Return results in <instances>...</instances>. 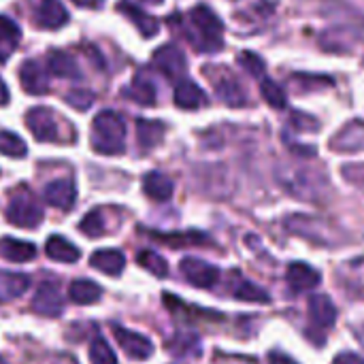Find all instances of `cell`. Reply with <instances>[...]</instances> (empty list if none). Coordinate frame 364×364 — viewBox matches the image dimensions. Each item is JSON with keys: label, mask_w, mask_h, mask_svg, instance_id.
<instances>
[{"label": "cell", "mask_w": 364, "mask_h": 364, "mask_svg": "<svg viewBox=\"0 0 364 364\" xmlns=\"http://www.w3.org/2000/svg\"><path fill=\"white\" fill-rule=\"evenodd\" d=\"M203 73L209 77V81H211L218 98L224 105H228L232 109H239V107H245L250 102L247 90L243 87V83L239 81V77L230 68H226L224 64H207L203 68Z\"/></svg>", "instance_id": "6"}, {"label": "cell", "mask_w": 364, "mask_h": 364, "mask_svg": "<svg viewBox=\"0 0 364 364\" xmlns=\"http://www.w3.org/2000/svg\"><path fill=\"white\" fill-rule=\"evenodd\" d=\"M333 364H364V358L358 356V354H354V352H343V354H339L335 358Z\"/></svg>", "instance_id": "47"}, {"label": "cell", "mask_w": 364, "mask_h": 364, "mask_svg": "<svg viewBox=\"0 0 364 364\" xmlns=\"http://www.w3.org/2000/svg\"><path fill=\"white\" fill-rule=\"evenodd\" d=\"M47 73H51L53 77L58 79H73V81H79L83 75L79 70V64L77 60L68 53V51H62V49H53L47 53Z\"/></svg>", "instance_id": "22"}, {"label": "cell", "mask_w": 364, "mask_h": 364, "mask_svg": "<svg viewBox=\"0 0 364 364\" xmlns=\"http://www.w3.org/2000/svg\"><path fill=\"white\" fill-rule=\"evenodd\" d=\"M26 126L41 143H62L66 141L62 136V126L58 119V113H53L47 107H32L26 113Z\"/></svg>", "instance_id": "7"}, {"label": "cell", "mask_w": 364, "mask_h": 364, "mask_svg": "<svg viewBox=\"0 0 364 364\" xmlns=\"http://www.w3.org/2000/svg\"><path fill=\"white\" fill-rule=\"evenodd\" d=\"M341 173H343V177H346L352 186L364 190V164H346V166L341 168Z\"/></svg>", "instance_id": "46"}, {"label": "cell", "mask_w": 364, "mask_h": 364, "mask_svg": "<svg viewBox=\"0 0 364 364\" xmlns=\"http://www.w3.org/2000/svg\"><path fill=\"white\" fill-rule=\"evenodd\" d=\"M21 87L32 96H43L49 92V73L38 60H23L19 66Z\"/></svg>", "instance_id": "14"}, {"label": "cell", "mask_w": 364, "mask_h": 364, "mask_svg": "<svg viewBox=\"0 0 364 364\" xmlns=\"http://www.w3.org/2000/svg\"><path fill=\"white\" fill-rule=\"evenodd\" d=\"M162 301H164L166 309H168L173 316L183 318V320H220L218 311H203V309H198V307H190V305L181 303L175 294L164 292V294H162Z\"/></svg>", "instance_id": "32"}, {"label": "cell", "mask_w": 364, "mask_h": 364, "mask_svg": "<svg viewBox=\"0 0 364 364\" xmlns=\"http://www.w3.org/2000/svg\"><path fill=\"white\" fill-rule=\"evenodd\" d=\"M168 352L175 354V356H196L200 354V341L194 333L190 331H179L171 341H168Z\"/></svg>", "instance_id": "36"}, {"label": "cell", "mask_w": 364, "mask_h": 364, "mask_svg": "<svg viewBox=\"0 0 364 364\" xmlns=\"http://www.w3.org/2000/svg\"><path fill=\"white\" fill-rule=\"evenodd\" d=\"M90 363L92 364H117L115 352L102 337H94L90 343Z\"/></svg>", "instance_id": "42"}, {"label": "cell", "mask_w": 364, "mask_h": 364, "mask_svg": "<svg viewBox=\"0 0 364 364\" xmlns=\"http://www.w3.org/2000/svg\"><path fill=\"white\" fill-rule=\"evenodd\" d=\"M166 126L156 119H136V143L141 151H151L164 141Z\"/></svg>", "instance_id": "28"}, {"label": "cell", "mask_w": 364, "mask_h": 364, "mask_svg": "<svg viewBox=\"0 0 364 364\" xmlns=\"http://www.w3.org/2000/svg\"><path fill=\"white\" fill-rule=\"evenodd\" d=\"M260 92H262V98L273 107V109H284L286 107V90L275 83L273 79L264 77L260 81Z\"/></svg>", "instance_id": "41"}, {"label": "cell", "mask_w": 364, "mask_h": 364, "mask_svg": "<svg viewBox=\"0 0 364 364\" xmlns=\"http://www.w3.org/2000/svg\"><path fill=\"white\" fill-rule=\"evenodd\" d=\"M275 179L290 196L307 203H326L333 192L326 173L311 164L284 162L275 168Z\"/></svg>", "instance_id": "1"}, {"label": "cell", "mask_w": 364, "mask_h": 364, "mask_svg": "<svg viewBox=\"0 0 364 364\" xmlns=\"http://www.w3.org/2000/svg\"><path fill=\"white\" fill-rule=\"evenodd\" d=\"M0 364H9V363H6V360H4V358H0Z\"/></svg>", "instance_id": "54"}, {"label": "cell", "mask_w": 364, "mask_h": 364, "mask_svg": "<svg viewBox=\"0 0 364 364\" xmlns=\"http://www.w3.org/2000/svg\"><path fill=\"white\" fill-rule=\"evenodd\" d=\"M331 149L339 154H356L364 151V119H352L348 122L333 139Z\"/></svg>", "instance_id": "13"}, {"label": "cell", "mask_w": 364, "mask_h": 364, "mask_svg": "<svg viewBox=\"0 0 364 364\" xmlns=\"http://www.w3.org/2000/svg\"><path fill=\"white\" fill-rule=\"evenodd\" d=\"M32 309H34V314L45 316V318L62 316L64 301H62V294H60V288H58L55 282L38 284V288L34 292V299H32Z\"/></svg>", "instance_id": "12"}, {"label": "cell", "mask_w": 364, "mask_h": 364, "mask_svg": "<svg viewBox=\"0 0 364 364\" xmlns=\"http://www.w3.org/2000/svg\"><path fill=\"white\" fill-rule=\"evenodd\" d=\"M239 64H241L252 77L264 79L267 68H264V62H262L260 55H256V53H252V51H243V53L239 55Z\"/></svg>", "instance_id": "44"}, {"label": "cell", "mask_w": 364, "mask_h": 364, "mask_svg": "<svg viewBox=\"0 0 364 364\" xmlns=\"http://www.w3.org/2000/svg\"><path fill=\"white\" fill-rule=\"evenodd\" d=\"M0 154L9 158H23L28 154V147L21 136L9 130H0Z\"/></svg>", "instance_id": "40"}, {"label": "cell", "mask_w": 364, "mask_h": 364, "mask_svg": "<svg viewBox=\"0 0 364 364\" xmlns=\"http://www.w3.org/2000/svg\"><path fill=\"white\" fill-rule=\"evenodd\" d=\"M124 96L130 98L132 102L143 105V107H154L156 105V98H158V92H156L154 81L141 70V73L134 75V79L130 81V85L124 90Z\"/></svg>", "instance_id": "25"}, {"label": "cell", "mask_w": 364, "mask_h": 364, "mask_svg": "<svg viewBox=\"0 0 364 364\" xmlns=\"http://www.w3.org/2000/svg\"><path fill=\"white\" fill-rule=\"evenodd\" d=\"M136 262H139V267L141 269H145L147 273H151L154 277H166L168 275V264H166V260L160 256V254H156V252H151V250H143V252H139V256H136Z\"/></svg>", "instance_id": "38"}, {"label": "cell", "mask_w": 364, "mask_h": 364, "mask_svg": "<svg viewBox=\"0 0 364 364\" xmlns=\"http://www.w3.org/2000/svg\"><path fill=\"white\" fill-rule=\"evenodd\" d=\"M21 41V30L15 19L9 15H0V60L4 62L19 45Z\"/></svg>", "instance_id": "33"}, {"label": "cell", "mask_w": 364, "mask_h": 364, "mask_svg": "<svg viewBox=\"0 0 364 364\" xmlns=\"http://www.w3.org/2000/svg\"><path fill=\"white\" fill-rule=\"evenodd\" d=\"M92 147L102 156H119L126 151V122L124 115L105 109L92 122Z\"/></svg>", "instance_id": "3"}, {"label": "cell", "mask_w": 364, "mask_h": 364, "mask_svg": "<svg viewBox=\"0 0 364 364\" xmlns=\"http://www.w3.org/2000/svg\"><path fill=\"white\" fill-rule=\"evenodd\" d=\"M141 2H145V4H162L164 0H141Z\"/></svg>", "instance_id": "53"}, {"label": "cell", "mask_w": 364, "mask_h": 364, "mask_svg": "<svg viewBox=\"0 0 364 364\" xmlns=\"http://www.w3.org/2000/svg\"><path fill=\"white\" fill-rule=\"evenodd\" d=\"M151 64L156 70H160L166 79L171 81H181L186 70H188V62L183 51L177 45H162L156 49V53L151 55Z\"/></svg>", "instance_id": "9"}, {"label": "cell", "mask_w": 364, "mask_h": 364, "mask_svg": "<svg viewBox=\"0 0 364 364\" xmlns=\"http://www.w3.org/2000/svg\"><path fill=\"white\" fill-rule=\"evenodd\" d=\"M186 41L200 53H215L224 47V23L205 4L194 6L183 17H173Z\"/></svg>", "instance_id": "2"}, {"label": "cell", "mask_w": 364, "mask_h": 364, "mask_svg": "<svg viewBox=\"0 0 364 364\" xmlns=\"http://www.w3.org/2000/svg\"><path fill=\"white\" fill-rule=\"evenodd\" d=\"M307 311H309L311 324L316 328H320V331H326V328L335 326V322H337V307H335V303L326 294L309 296Z\"/></svg>", "instance_id": "20"}, {"label": "cell", "mask_w": 364, "mask_h": 364, "mask_svg": "<svg viewBox=\"0 0 364 364\" xmlns=\"http://www.w3.org/2000/svg\"><path fill=\"white\" fill-rule=\"evenodd\" d=\"M0 256L9 262H30L32 258H36V245L30 241L4 237L0 239Z\"/></svg>", "instance_id": "31"}, {"label": "cell", "mask_w": 364, "mask_h": 364, "mask_svg": "<svg viewBox=\"0 0 364 364\" xmlns=\"http://www.w3.org/2000/svg\"><path fill=\"white\" fill-rule=\"evenodd\" d=\"M102 296V288L90 279H75L68 286V299L75 305H94Z\"/></svg>", "instance_id": "34"}, {"label": "cell", "mask_w": 364, "mask_h": 364, "mask_svg": "<svg viewBox=\"0 0 364 364\" xmlns=\"http://www.w3.org/2000/svg\"><path fill=\"white\" fill-rule=\"evenodd\" d=\"M356 337H358L360 346L364 348V324H360V326H358V331H356Z\"/></svg>", "instance_id": "52"}, {"label": "cell", "mask_w": 364, "mask_h": 364, "mask_svg": "<svg viewBox=\"0 0 364 364\" xmlns=\"http://www.w3.org/2000/svg\"><path fill=\"white\" fill-rule=\"evenodd\" d=\"M320 271L309 267L307 262H292L286 271V282L290 286L292 292L303 294V292H311L314 288L320 286Z\"/></svg>", "instance_id": "19"}, {"label": "cell", "mask_w": 364, "mask_h": 364, "mask_svg": "<svg viewBox=\"0 0 364 364\" xmlns=\"http://www.w3.org/2000/svg\"><path fill=\"white\" fill-rule=\"evenodd\" d=\"M45 254L62 264H73L81 258V252L75 243H70L68 239L60 237V235H51L45 243Z\"/></svg>", "instance_id": "30"}, {"label": "cell", "mask_w": 364, "mask_h": 364, "mask_svg": "<svg viewBox=\"0 0 364 364\" xmlns=\"http://www.w3.org/2000/svg\"><path fill=\"white\" fill-rule=\"evenodd\" d=\"M43 198L47 205L60 209V211H70L77 203V188H75V181L68 179V177H62V179H55L51 183L45 186L43 190Z\"/></svg>", "instance_id": "17"}, {"label": "cell", "mask_w": 364, "mask_h": 364, "mask_svg": "<svg viewBox=\"0 0 364 364\" xmlns=\"http://www.w3.org/2000/svg\"><path fill=\"white\" fill-rule=\"evenodd\" d=\"M179 271H181L183 279L194 288L207 290L220 282V269L200 260V258H183L179 262Z\"/></svg>", "instance_id": "10"}, {"label": "cell", "mask_w": 364, "mask_h": 364, "mask_svg": "<svg viewBox=\"0 0 364 364\" xmlns=\"http://www.w3.org/2000/svg\"><path fill=\"white\" fill-rule=\"evenodd\" d=\"M143 192L147 194V198L156 200V203H166L173 198L175 192V183L171 177H166L160 171H151L143 177Z\"/></svg>", "instance_id": "26"}, {"label": "cell", "mask_w": 364, "mask_h": 364, "mask_svg": "<svg viewBox=\"0 0 364 364\" xmlns=\"http://www.w3.org/2000/svg\"><path fill=\"white\" fill-rule=\"evenodd\" d=\"M273 17H275V4L269 0H252L235 13L237 23L241 26V30H245L243 34H256L264 30L273 21Z\"/></svg>", "instance_id": "8"}, {"label": "cell", "mask_w": 364, "mask_h": 364, "mask_svg": "<svg viewBox=\"0 0 364 364\" xmlns=\"http://www.w3.org/2000/svg\"><path fill=\"white\" fill-rule=\"evenodd\" d=\"M269 364H299L292 356L284 354V352H271L269 354Z\"/></svg>", "instance_id": "48"}, {"label": "cell", "mask_w": 364, "mask_h": 364, "mask_svg": "<svg viewBox=\"0 0 364 364\" xmlns=\"http://www.w3.org/2000/svg\"><path fill=\"white\" fill-rule=\"evenodd\" d=\"M335 81L331 77H322V75H294L292 77V90L294 92H322L333 87Z\"/></svg>", "instance_id": "37"}, {"label": "cell", "mask_w": 364, "mask_h": 364, "mask_svg": "<svg viewBox=\"0 0 364 364\" xmlns=\"http://www.w3.org/2000/svg\"><path fill=\"white\" fill-rule=\"evenodd\" d=\"M173 98H175V105H177L179 109H183V111H196V109H200V107L207 105V94H205V90H203L198 83L190 81V79H181V81L175 85Z\"/></svg>", "instance_id": "23"}, {"label": "cell", "mask_w": 364, "mask_h": 364, "mask_svg": "<svg viewBox=\"0 0 364 364\" xmlns=\"http://www.w3.org/2000/svg\"><path fill=\"white\" fill-rule=\"evenodd\" d=\"M32 21L43 30H58L68 23V11L60 0H38Z\"/></svg>", "instance_id": "15"}, {"label": "cell", "mask_w": 364, "mask_h": 364, "mask_svg": "<svg viewBox=\"0 0 364 364\" xmlns=\"http://www.w3.org/2000/svg\"><path fill=\"white\" fill-rule=\"evenodd\" d=\"M113 337L122 352L132 360H147L154 354V343L141 333L128 331L124 326H113Z\"/></svg>", "instance_id": "11"}, {"label": "cell", "mask_w": 364, "mask_h": 364, "mask_svg": "<svg viewBox=\"0 0 364 364\" xmlns=\"http://www.w3.org/2000/svg\"><path fill=\"white\" fill-rule=\"evenodd\" d=\"M117 11H119L130 23H134L136 30H139L145 38H151V36L158 34L160 21H158L154 15L145 13L141 6H136V4H132V2H128V0H122V2L117 4Z\"/></svg>", "instance_id": "21"}, {"label": "cell", "mask_w": 364, "mask_h": 364, "mask_svg": "<svg viewBox=\"0 0 364 364\" xmlns=\"http://www.w3.org/2000/svg\"><path fill=\"white\" fill-rule=\"evenodd\" d=\"M228 290H230V294H232L237 301L258 303V305L271 303V296H269V292H267L264 288L256 286L254 282H250V279H245V277H241V275H237V273L232 275V279H230V284H228Z\"/></svg>", "instance_id": "24"}, {"label": "cell", "mask_w": 364, "mask_h": 364, "mask_svg": "<svg viewBox=\"0 0 364 364\" xmlns=\"http://www.w3.org/2000/svg\"><path fill=\"white\" fill-rule=\"evenodd\" d=\"M151 239H156L168 247H205V243H211V239L205 232H175V235L151 232Z\"/></svg>", "instance_id": "35"}, {"label": "cell", "mask_w": 364, "mask_h": 364, "mask_svg": "<svg viewBox=\"0 0 364 364\" xmlns=\"http://www.w3.org/2000/svg\"><path fill=\"white\" fill-rule=\"evenodd\" d=\"M363 38V32L358 28L352 26H341V28H333L326 30L320 36V45L324 51H335V53H346L352 51V47Z\"/></svg>", "instance_id": "18"}, {"label": "cell", "mask_w": 364, "mask_h": 364, "mask_svg": "<svg viewBox=\"0 0 364 364\" xmlns=\"http://www.w3.org/2000/svg\"><path fill=\"white\" fill-rule=\"evenodd\" d=\"M290 124H292V128L299 130V132H314V130L320 128V122H318L316 117L307 115V113H292Z\"/></svg>", "instance_id": "45"}, {"label": "cell", "mask_w": 364, "mask_h": 364, "mask_svg": "<svg viewBox=\"0 0 364 364\" xmlns=\"http://www.w3.org/2000/svg\"><path fill=\"white\" fill-rule=\"evenodd\" d=\"M79 232L90 237V239H98L107 232V224H105V215L102 209H92L81 222H79Z\"/></svg>", "instance_id": "39"}, {"label": "cell", "mask_w": 364, "mask_h": 364, "mask_svg": "<svg viewBox=\"0 0 364 364\" xmlns=\"http://www.w3.org/2000/svg\"><path fill=\"white\" fill-rule=\"evenodd\" d=\"M73 2L83 9H100L105 4V0H73Z\"/></svg>", "instance_id": "49"}, {"label": "cell", "mask_w": 364, "mask_h": 364, "mask_svg": "<svg viewBox=\"0 0 364 364\" xmlns=\"http://www.w3.org/2000/svg\"><path fill=\"white\" fill-rule=\"evenodd\" d=\"M30 290V277L26 273L0 271V303H11Z\"/></svg>", "instance_id": "27"}, {"label": "cell", "mask_w": 364, "mask_h": 364, "mask_svg": "<svg viewBox=\"0 0 364 364\" xmlns=\"http://www.w3.org/2000/svg\"><path fill=\"white\" fill-rule=\"evenodd\" d=\"M337 282L354 299L364 301V258H352L337 269Z\"/></svg>", "instance_id": "16"}, {"label": "cell", "mask_w": 364, "mask_h": 364, "mask_svg": "<svg viewBox=\"0 0 364 364\" xmlns=\"http://www.w3.org/2000/svg\"><path fill=\"white\" fill-rule=\"evenodd\" d=\"M90 264L109 277H117V275H122V271L126 267V256L119 250H98L92 254Z\"/></svg>", "instance_id": "29"}, {"label": "cell", "mask_w": 364, "mask_h": 364, "mask_svg": "<svg viewBox=\"0 0 364 364\" xmlns=\"http://www.w3.org/2000/svg\"><path fill=\"white\" fill-rule=\"evenodd\" d=\"M43 207L28 186H19L11 192L6 203V220L17 228H38L43 224Z\"/></svg>", "instance_id": "5"}, {"label": "cell", "mask_w": 364, "mask_h": 364, "mask_svg": "<svg viewBox=\"0 0 364 364\" xmlns=\"http://www.w3.org/2000/svg\"><path fill=\"white\" fill-rule=\"evenodd\" d=\"M284 226L301 237V239H307L316 245H322V247H337L339 243H343L348 237L331 222L322 220V218H316V215H303V213H294V215H288L284 220Z\"/></svg>", "instance_id": "4"}, {"label": "cell", "mask_w": 364, "mask_h": 364, "mask_svg": "<svg viewBox=\"0 0 364 364\" xmlns=\"http://www.w3.org/2000/svg\"><path fill=\"white\" fill-rule=\"evenodd\" d=\"M9 87H6V83H4V79L0 77V107H4V105H9Z\"/></svg>", "instance_id": "50"}, {"label": "cell", "mask_w": 364, "mask_h": 364, "mask_svg": "<svg viewBox=\"0 0 364 364\" xmlns=\"http://www.w3.org/2000/svg\"><path fill=\"white\" fill-rule=\"evenodd\" d=\"M49 364H77V360L73 356H68V354H58V356L51 358Z\"/></svg>", "instance_id": "51"}, {"label": "cell", "mask_w": 364, "mask_h": 364, "mask_svg": "<svg viewBox=\"0 0 364 364\" xmlns=\"http://www.w3.org/2000/svg\"><path fill=\"white\" fill-rule=\"evenodd\" d=\"M94 100H96L94 92L85 87H77L66 94V105H70L75 111H87L94 105Z\"/></svg>", "instance_id": "43"}]
</instances>
